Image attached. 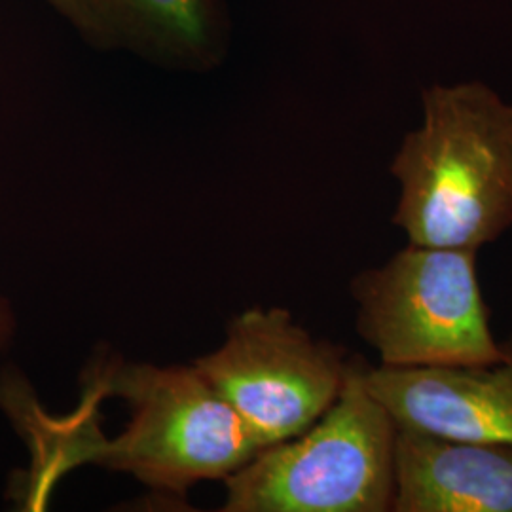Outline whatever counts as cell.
<instances>
[{
  "mask_svg": "<svg viewBox=\"0 0 512 512\" xmlns=\"http://www.w3.org/2000/svg\"><path fill=\"white\" fill-rule=\"evenodd\" d=\"M389 173L408 243L480 251L512 228V103L480 82L423 92Z\"/></svg>",
  "mask_w": 512,
  "mask_h": 512,
  "instance_id": "7a4b0ae2",
  "label": "cell"
},
{
  "mask_svg": "<svg viewBox=\"0 0 512 512\" xmlns=\"http://www.w3.org/2000/svg\"><path fill=\"white\" fill-rule=\"evenodd\" d=\"M344 349L315 338L285 308H253L230 323L219 349L194 361L260 450L293 439L338 399Z\"/></svg>",
  "mask_w": 512,
  "mask_h": 512,
  "instance_id": "5b68a950",
  "label": "cell"
},
{
  "mask_svg": "<svg viewBox=\"0 0 512 512\" xmlns=\"http://www.w3.org/2000/svg\"><path fill=\"white\" fill-rule=\"evenodd\" d=\"M475 249L408 243L351 281L355 329L389 368L492 363L501 342L478 279Z\"/></svg>",
  "mask_w": 512,
  "mask_h": 512,
  "instance_id": "277c9868",
  "label": "cell"
},
{
  "mask_svg": "<svg viewBox=\"0 0 512 512\" xmlns=\"http://www.w3.org/2000/svg\"><path fill=\"white\" fill-rule=\"evenodd\" d=\"M391 512H512V446L399 427Z\"/></svg>",
  "mask_w": 512,
  "mask_h": 512,
  "instance_id": "ba28073f",
  "label": "cell"
},
{
  "mask_svg": "<svg viewBox=\"0 0 512 512\" xmlns=\"http://www.w3.org/2000/svg\"><path fill=\"white\" fill-rule=\"evenodd\" d=\"M126 401L129 423L107 439L74 412L38 416V475L46 484L80 463L128 473L150 490L184 494L202 480L236 473L260 452L255 439L196 366L99 365L88 389Z\"/></svg>",
  "mask_w": 512,
  "mask_h": 512,
  "instance_id": "6da1fadb",
  "label": "cell"
},
{
  "mask_svg": "<svg viewBox=\"0 0 512 512\" xmlns=\"http://www.w3.org/2000/svg\"><path fill=\"white\" fill-rule=\"evenodd\" d=\"M365 382L399 427L512 446V334L486 365H366Z\"/></svg>",
  "mask_w": 512,
  "mask_h": 512,
  "instance_id": "52a82bcc",
  "label": "cell"
},
{
  "mask_svg": "<svg viewBox=\"0 0 512 512\" xmlns=\"http://www.w3.org/2000/svg\"><path fill=\"white\" fill-rule=\"evenodd\" d=\"M351 357L329 410L224 478L226 512H391L399 425Z\"/></svg>",
  "mask_w": 512,
  "mask_h": 512,
  "instance_id": "3957f363",
  "label": "cell"
},
{
  "mask_svg": "<svg viewBox=\"0 0 512 512\" xmlns=\"http://www.w3.org/2000/svg\"><path fill=\"white\" fill-rule=\"evenodd\" d=\"M16 332V317L10 300L0 293V355H4L12 346Z\"/></svg>",
  "mask_w": 512,
  "mask_h": 512,
  "instance_id": "9c48e42d",
  "label": "cell"
},
{
  "mask_svg": "<svg viewBox=\"0 0 512 512\" xmlns=\"http://www.w3.org/2000/svg\"><path fill=\"white\" fill-rule=\"evenodd\" d=\"M99 52H131L154 65L207 73L226 59L232 19L226 0H48Z\"/></svg>",
  "mask_w": 512,
  "mask_h": 512,
  "instance_id": "8992f818",
  "label": "cell"
}]
</instances>
